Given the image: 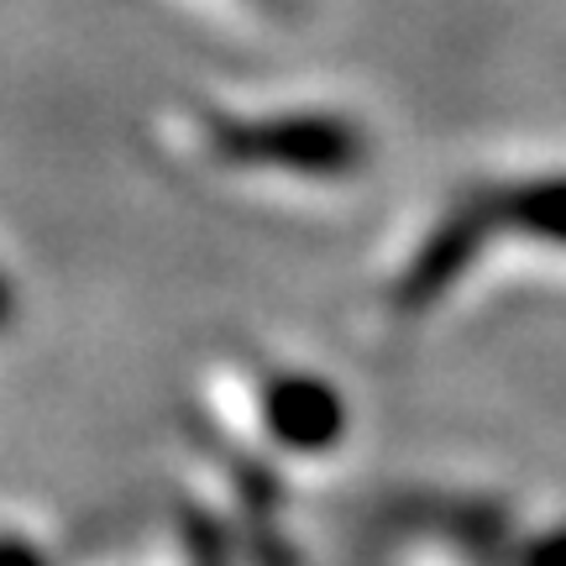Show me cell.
Masks as SVG:
<instances>
[{"mask_svg": "<svg viewBox=\"0 0 566 566\" xmlns=\"http://www.w3.org/2000/svg\"><path fill=\"white\" fill-rule=\"evenodd\" d=\"M200 142L231 168L263 174H304V179H342L357 174L367 158V137L346 116H226L205 111Z\"/></svg>", "mask_w": 566, "mask_h": 566, "instance_id": "obj_1", "label": "cell"}, {"mask_svg": "<svg viewBox=\"0 0 566 566\" xmlns=\"http://www.w3.org/2000/svg\"><path fill=\"white\" fill-rule=\"evenodd\" d=\"M488 221H509L520 231H535L546 242H566V179H535L509 195H493L483 205Z\"/></svg>", "mask_w": 566, "mask_h": 566, "instance_id": "obj_2", "label": "cell"}, {"mask_svg": "<svg viewBox=\"0 0 566 566\" xmlns=\"http://www.w3.org/2000/svg\"><path fill=\"white\" fill-rule=\"evenodd\" d=\"M6 294H11V289H6V279H0V315H6Z\"/></svg>", "mask_w": 566, "mask_h": 566, "instance_id": "obj_3", "label": "cell"}]
</instances>
